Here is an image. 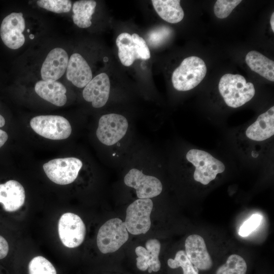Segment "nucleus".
Returning a JSON list of instances; mask_svg holds the SVG:
<instances>
[{
  "mask_svg": "<svg viewBox=\"0 0 274 274\" xmlns=\"http://www.w3.org/2000/svg\"><path fill=\"white\" fill-rule=\"evenodd\" d=\"M270 25L273 32H274V13H272L270 18Z\"/></svg>",
  "mask_w": 274,
  "mask_h": 274,
  "instance_id": "34",
  "label": "nucleus"
},
{
  "mask_svg": "<svg viewBox=\"0 0 274 274\" xmlns=\"http://www.w3.org/2000/svg\"><path fill=\"white\" fill-rule=\"evenodd\" d=\"M128 127V121L123 116L114 113L106 114L99 120L96 134L101 143L111 146L125 135Z\"/></svg>",
  "mask_w": 274,
  "mask_h": 274,
  "instance_id": "8",
  "label": "nucleus"
},
{
  "mask_svg": "<svg viewBox=\"0 0 274 274\" xmlns=\"http://www.w3.org/2000/svg\"><path fill=\"white\" fill-rule=\"evenodd\" d=\"M37 3L40 7L56 13H67L72 7L68 0H40Z\"/></svg>",
  "mask_w": 274,
  "mask_h": 274,
  "instance_id": "28",
  "label": "nucleus"
},
{
  "mask_svg": "<svg viewBox=\"0 0 274 274\" xmlns=\"http://www.w3.org/2000/svg\"><path fill=\"white\" fill-rule=\"evenodd\" d=\"M185 253L192 264L198 269L207 270L213 266L204 239L199 235L188 236L185 243Z\"/></svg>",
  "mask_w": 274,
  "mask_h": 274,
  "instance_id": "12",
  "label": "nucleus"
},
{
  "mask_svg": "<svg viewBox=\"0 0 274 274\" xmlns=\"http://www.w3.org/2000/svg\"><path fill=\"white\" fill-rule=\"evenodd\" d=\"M128 237L124 222L119 218L111 219L100 227L97 235V245L104 254L113 253L124 244Z\"/></svg>",
  "mask_w": 274,
  "mask_h": 274,
  "instance_id": "4",
  "label": "nucleus"
},
{
  "mask_svg": "<svg viewBox=\"0 0 274 274\" xmlns=\"http://www.w3.org/2000/svg\"><path fill=\"white\" fill-rule=\"evenodd\" d=\"M246 62L254 72L271 82L274 81V62L256 51L246 55Z\"/></svg>",
  "mask_w": 274,
  "mask_h": 274,
  "instance_id": "21",
  "label": "nucleus"
},
{
  "mask_svg": "<svg viewBox=\"0 0 274 274\" xmlns=\"http://www.w3.org/2000/svg\"><path fill=\"white\" fill-rule=\"evenodd\" d=\"M58 234L63 245L70 248L79 246L84 241L86 227L81 218L72 213L60 217L58 225Z\"/></svg>",
  "mask_w": 274,
  "mask_h": 274,
  "instance_id": "9",
  "label": "nucleus"
},
{
  "mask_svg": "<svg viewBox=\"0 0 274 274\" xmlns=\"http://www.w3.org/2000/svg\"><path fill=\"white\" fill-rule=\"evenodd\" d=\"M25 27L22 13H12L2 21L0 28L1 39L8 48L17 49L25 42L23 34Z\"/></svg>",
  "mask_w": 274,
  "mask_h": 274,
  "instance_id": "11",
  "label": "nucleus"
},
{
  "mask_svg": "<svg viewBox=\"0 0 274 274\" xmlns=\"http://www.w3.org/2000/svg\"><path fill=\"white\" fill-rule=\"evenodd\" d=\"M247 136L256 141L265 140L274 134V107L259 115L246 130Z\"/></svg>",
  "mask_w": 274,
  "mask_h": 274,
  "instance_id": "18",
  "label": "nucleus"
},
{
  "mask_svg": "<svg viewBox=\"0 0 274 274\" xmlns=\"http://www.w3.org/2000/svg\"><path fill=\"white\" fill-rule=\"evenodd\" d=\"M68 57L61 48H55L48 54L43 63L41 74L43 80L55 81L60 78L66 70Z\"/></svg>",
  "mask_w": 274,
  "mask_h": 274,
  "instance_id": "13",
  "label": "nucleus"
},
{
  "mask_svg": "<svg viewBox=\"0 0 274 274\" xmlns=\"http://www.w3.org/2000/svg\"><path fill=\"white\" fill-rule=\"evenodd\" d=\"M131 38L136 46L139 59H149L150 58V50L144 39L136 33L132 34Z\"/></svg>",
  "mask_w": 274,
  "mask_h": 274,
  "instance_id": "31",
  "label": "nucleus"
},
{
  "mask_svg": "<svg viewBox=\"0 0 274 274\" xmlns=\"http://www.w3.org/2000/svg\"><path fill=\"white\" fill-rule=\"evenodd\" d=\"M67 79L79 88L85 87L92 80L90 67L82 56L73 54L68 60L66 68Z\"/></svg>",
  "mask_w": 274,
  "mask_h": 274,
  "instance_id": "17",
  "label": "nucleus"
},
{
  "mask_svg": "<svg viewBox=\"0 0 274 274\" xmlns=\"http://www.w3.org/2000/svg\"><path fill=\"white\" fill-rule=\"evenodd\" d=\"M9 252V245L7 241L0 235V259L5 258Z\"/></svg>",
  "mask_w": 274,
  "mask_h": 274,
  "instance_id": "32",
  "label": "nucleus"
},
{
  "mask_svg": "<svg viewBox=\"0 0 274 274\" xmlns=\"http://www.w3.org/2000/svg\"><path fill=\"white\" fill-rule=\"evenodd\" d=\"M247 263L244 259L237 254L230 255L225 264L218 267L216 274H246Z\"/></svg>",
  "mask_w": 274,
  "mask_h": 274,
  "instance_id": "24",
  "label": "nucleus"
},
{
  "mask_svg": "<svg viewBox=\"0 0 274 274\" xmlns=\"http://www.w3.org/2000/svg\"><path fill=\"white\" fill-rule=\"evenodd\" d=\"M173 30L167 26H160L151 30L147 35L148 44L152 47L161 46L169 39Z\"/></svg>",
  "mask_w": 274,
  "mask_h": 274,
  "instance_id": "26",
  "label": "nucleus"
},
{
  "mask_svg": "<svg viewBox=\"0 0 274 274\" xmlns=\"http://www.w3.org/2000/svg\"><path fill=\"white\" fill-rule=\"evenodd\" d=\"M186 158L195 167L194 180L203 185H207L214 180L217 174L225 170L224 164L209 153L198 149H191Z\"/></svg>",
  "mask_w": 274,
  "mask_h": 274,
  "instance_id": "3",
  "label": "nucleus"
},
{
  "mask_svg": "<svg viewBox=\"0 0 274 274\" xmlns=\"http://www.w3.org/2000/svg\"><path fill=\"white\" fill-rule=\"evenodd\" d=\"M5 124V120L3 116L0 115V127L4 126Z\"/></svg>",
  "mask_w": 274,
  "mask_h": 274,
  "instance_id": "35",
  "label": "nucleus"
},
{
  "mask_svg": "<svg viewBox=\"0 0 274 274\" xmlns=\"http://www.w3.org/2000/svg\"><path fill=\"white\" fill-rule=\"evenodd\" d=\"M167 265L173 269L181 267L183 274H199L198 269L192 264L184 250L178 251L174 259H168Z\"/></svg>",
  "mask_w": 274,
  "mask_h": 274,
  "instance_id": "25",
  "label": "nucleus"
},
{
  "mask_svg": "<svg viewBox=\"0 0 274 274\" xmlns=\"http://www.w3.org/2000/svg\"><path fill=\"white\" fill-rule=\"evenodd\" d=\"M27 32H29V29H27Z\"/></svg>",
  "mask_w": 274,
  "mask_h": 274,
  "instance_id": "37",
  "label": "nucleus"
},
{
  "mask_svg": "<svg viewBox=\"0 0 274 274\" xmlns=\"http://www.w3.org/2000/svg\"><path fill=\"white\" fill-rule=\"evenodd\" d=\"M206 73L207 66L202 59L195 56L187 57L173 73V86L179 91L190 90L201 82Z\"/></svg>",
  "mask_w": 274,
  "mask_h": 274,
  "instance_id": "2",
  "label": "nucleus"
},
{
  "mask_svg": "<svg viewBox=\"0 0 274 274\" xmlns=\"http://www.w3.org/2000/svg\"><path fill=\"white\" fill-rule=\"evenodd\" d=\"M124 182L126 185L135 189L138 198H151L155 197L162 191V185L157 178L144 174L138 169H131L125 176Z\"/></svg>",
  "mask_w": 274,
  "mask_h": 274,
  "instance_id": "10",
  "label": "nucleus"
},
{
  "mask_svg": "<svg viewBox=\"0 0 274 274\" xmlns=\"http://www.w3.org/2000/svg\"><path fill=\"white\" fill-rule=\"evenodd\" d=\"M218 87L226 105L234 108L250 100L255 93L254 85L247 82L243 76L238 74L224 75L220 80Z\"/></svg>",
  "mask_w": 274,
  "mask_h": 274,
  "instance_id": "1",
  "label": "nucleus"
},
{
  "mask_svg": "<svg viewBox=\"0 0 274 274\" xmlns=\"http://www.w3.org/2000/svg\"><path fill=\"white\" fill-rule=\"evenodd\" d=\"M152 3L158 15L168 22L176 23L184 18L179 0H152Z\"/></svg>",
  "mask_w": 274,
  "mask_h": 274,
  "instance_id": "20",
  "label": "nucleus"
},
{
  "mask_svg": "<svg viewBox=\"0 0 274 274\" xmlns=\"http://www.w3.org/2000/svg\"><path fill=\"white\" fill-rule=\"evenodd\" d=\"M30 125L37 133L53 140L67 139L72 132L70 122L61 116H37L30 120Z\"/></svg>",
  "mask_w": 274,
  "mask_h": 274,
  "instance_id": "5",
  "label": "nucleus"
},
{
  "mask_svg": "<svg viewBox=\"0 0 274 274\" xmlns=\"http://www.w3.org/2000/svg\"><path fill=\"white\" fill-rule=\"evenodd\" d=\"M25 190L22 185L15 180H9L0 184V203L7 212L19 209L24 204Z\"/></svg>",
  "mask_w": 274,
  "mask_h": 274,
  "instance_id": "16",
  "label": "nucleus"
},
{
  "mask_svg": "<svg viewBox=\"0 0 274 274\" xmlns=\"http://www.w3.org/2000/svg\"><path fill=\"white\" fill-rule=\"evenodd\" d=\"M81 160L76 157L56 158L44 164L43 167L48 178L59 185H67L77 178L82 166Z\"/></svg>",
  "mask_w": 274,
  "mask_h": 274,
  "instance_id": "7",
  "label": "nucleus"
},
{
  "mask_svg": "<svg viewBox=\"0 0 274 274\" xmlns=\"http://www.w3.org/2000/svg\"><path fill=\"white\" fill-rule=\"evenodd\" d=\"M110 82L106 73H100L86 85L83 91L85 100L91 102L94 108H99L105 105L110 94Z\"/></svg>",
  "mask_w": 274,
  "mask_h": 274,
  "instance_id": "14",
  "label": "nucleus"
},
{
  "mask_svg": "<svg viewBox=\"0 0 274 274\" xmlns=\"http://www.w3.org/2000/svg\"><path fill=\"white\" fill-rule=\"evenodd\" d=\"M153 203L150 198H139L127 207L125 225L133 235L145 234L151 226L150 214Z\"/></svg>",
  "mask_w": 274,
  "mask_h": 274,
  "instance_id": "6",
  "label": "nucleus"
},
{
  "mask_svg": "<svg viewBox=\"0 0 274 274\" xmlns=\"http://www.w3.org/2000/svg\"><path fill=\"white\" fill-rule=\"evenodd\" d=\"M241 0H218L215 3L214 11L217 17L223 19L227 17L232 10L241 3Z\"/></svg>",
  "mask_w": 274,
  "mask_h": 274,
  "instance_id": "29",
  "label": "nucleus"
},
{
  "mask_svg": "<svg viewBox=\"0 0 274 274\" xmlns=\"http://www.w3.org/2000/svg\"><path fill=\"white\" fill-rule=\"evenodd\" d=\"M29 274H56L53 264L45 257L38 256L32 258L28 264Z\"/></svg>",
  "mask_w": 274,
  "mask_h": 274,
  "instance_id": "27",
  "label": "nucleus"
},
{
  "mask_svg": "<svg viewBox=\"0 0 274 274\" xmlns=\"http://www.w3.org/2000/svg\"><path fill=\"white\" fill-rule=\"evenodd\" d=\"M96 6V2L93 0H81L75 2L73 6L74 23L80 28L89 27L92 23L91 20Z\"/></svg>",
  "mask_w": 274,
  "mask_h": 274,
  "instance_id": "22",
  "label": "nucleus"
},
{
  "mask_svg": "<svg viewBox=\"0 0 274 274\" xmlns=\"http://www.w3.org/2000/svg\"><path fill=\"white\" fill-rule=\"evenodd\" d=\"M262 217L259 214H253L247 219L240 227L238 234L240 236H248L261 224Z\"/></svg>",
  "mask_w": 274,
  "mask_h": 274,
  "instance_id": "30",
  "label": "nucleus"
},
{
  "mask_svg": "<svg viewBox=\"0 0 274 274\" xmlns=\"http://www.w3.org/2000/svg\"><path fill=\"white\" fill-rule=\"evenodd\" d=\"M116 43L118 48V56L122 64L129 66L135 59H139L131 35L127 32L120 34L116 39Z\"/></svg>",
  "mask_w": 274,
  "mask_h": 274,
  "instance_id": "23",
  "label": "nucleus"
},
{
  "mask_svg": "<svg viewBox=\"0 0 274 274\" xmlns=\"http://www.w3.org/2000/svg\"><path fill=\"white\" fill-rule=\"evenodd\" d=\"M34 37H35V36H34V35H32V34H30V35H29V38H30V39H33L34 38Z\"/></svg>",
  "mask_w": 274,
  "mask_h": 274,
  "instance_id": "36",
  "label": "nucleus"
},
{
  "mask_svg": "<svg viewBox=\"0 0 274 274\" xmlns=\"http://www.w3.org/2000/svg\"><path fill=\"white\" fill-rule=\"evenodd\" d=\"M35 90L41 98L56 106H63L66 102V88L59 82L40 80L36 84Z\"/></svg>",
  "mask_w": 274,
  "mask_h": 274,
  "instance_id": "19",
  "label": "nucleus"
},
{
  "mask_svg": "<svg viewBox=\"0 0 274 274\" xmlns=\"http://www.w3.org/2000/svg\"><path fill=\"white\" fill-rule=\"evenodd\" d=\"M8 138L6 132L0 129V148L6 142Z\"/></svg>",
  "mask_w": 274,
  "mask_h": 274,
  "instance_id": "33",
  "label": "nucleus"
},
{
  "mask_svg": "<svg viewBox=\"0 0 274 274\" xmlns=\"http://www.w3.org/2000/svg\"><path fill=\"white\" fill-rule=\"evenodd\" d=\"M146 247L145 248L142 246H138L135 249L138 256L136 259V266L142 271L148 269L149 273L152 271L157 272L161 267L159 259L160 243L157 239H150L146 242Z\"/></svg>",
  "mask_w": 274,
  "mask_h": 274,
  "instance_id": "15",
  "label": "nucleus"
}]
</instances>
